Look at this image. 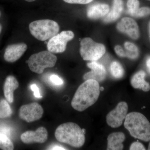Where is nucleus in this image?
Wrapping results in <instances>:
<instances>
[{
    "label": "nucleus",
    "mask_w": 150,
    "mask_h": 150,
    "mask_svg": "<svg viewBox=\"0 0 150 150\" xmlns=\"http://www.w3.org/2000/svg\"><path fill=\"white\" fill-rule=\"evenodd\" d=\"M110 72L112 76L116 79H121L124 74V69L122 65L116 61L112 62L110 64Z\"/></svg>",
    "instance_id": "6ab92c4d"
},
{
    "label": "nucleus",
    "mask_w": 150,
    "mask_h": 150,
    "mask_svg": "<svg viewBox=\"0 0 150 150\" xmlns=\"http://www.w3.org/2000/svg\"><path fill=\"white\" fill-rule=\"evenodd\" d=\"M25 1L27 2H32L34 1L35 0H25Z\"/></svg>",
    "instance_id": "2f4dec72"
},
{
    "label": "nucleus",
    "mask_w": 150,
    "mask_h": 150,
    "mask_svg": "<svg viewBox=\"0 0 150 150\" xmlns=\"http://www.w3.org/2000/svg\"><path fill=\"white\" fill-rule=\"evenodd\" d=\"M146 73L144 71H139L133 76L131 80V86L134 88L139 89L143 91L147 92L150 90V85L145 80Z\"/></svg>",
    "instance_id": "f3484780"
},
{
    "label": "nucleus",
    "mask_w": 150,
    "mask_h": 150,
    "mask_svg": "<svg viewBox=\"0 0 150 150\" xmlns=\"http://www.w3.org/2000/svg\"><path fill=\"white\" fill-rule=\"evenodd\" d=\"M87 66L91 69V71L84 75V80L86 81L92 79L99 82L105 79L107 73L103 65L96 62H91L88 63Z\"/></svg>",
    "instance_id": "f8f14e48"
},
{
    "label": "nucleus",
    "mask_w": 150,
    "mask_h": 150,
    "mask_svg": "<svg viewBox=\"0 0 150 150\" xmlns=\"http://www.w3.org/2000/svg\"><path fill=\"white\" fill-rule=\"evenodd\" d=\"M27 49L25 43H22L9 45L6 48L4 59L6 62L13 63L20 59Z\"/></svg>",
    "instance_id": "ddd939ff"
},
{
    "label": "nucleus",
    "mask_w": 150,
    "mask_h": 150,
    "mask_svg": "<svg viewBox=\"0 0 150 150\" xmlns=\"http://www.w3.org/2000/svg\"><path fill=\"white\" fill-rule=\"evenodd\" d=\"M80 45L81 56L85 61L95 62L101 58L105 52L103 44L95 42L90 38H83Z\"/></svg>",
    "instance_id": "423d86ee"
},
{
    "label": "nucleus",
    "mask_w": 150,
    "mask_h": 150,
    "mask_svg": "<svg viewBox=\"0 0 150 150\" xmlns=\"http://www.w3.org/2000/svg\"><path fill=\"white\" fill-rule=\"evenodd\" d=\"M74 33L71 30L63 31L50 38L47 44L48 51L53 54L63 53L66 50L67 43L73 39Z\"/></svg>",
    "instance_id": "0eeeda50"
},
{
    "label": "nucleus",
    "mask_w": 150,
    "mask_h": 150,
    "mask_svg": "<svg viewBox=\"0 0 150 150\" xmlns=\"http://www.w3.org/2000/svg\"><path fill=\"white\" fill-rule=\"evenodd\" d=\"M86 130L73 122L59 125L56 129L55 136L57 141L73 147H81L85 142Z\"/></svg>",
    "instance_id": "f03ea898"
},
{
    "label": "nucleus",
    "mask_w": 150,
    "mask_h": 150,
    "mask_svg": "<svg viewBox=\"0 0 150 150\" xmlns=\"http://www.w3.org/2000/svg\"><path fill=\"white\" fill-rule=\"evenodd\" d=\"M2 30V26L1 25H0V33H1V32Z\"/></svg>",
    "instance_id": "f704fd0d"
},
{
    "label": "nucleus",
    "mask_w": 150,
    "mask_h": 150,
    "mask_svg": "<svg viewBox=\"0 0 150 150\" xmlns=\"http://www.w3.org/2000/svg\"><path fill=\"white\" fill-rule=\"evenodd\" d=\"M65 2L71 4H86L91 2L93 0H63Z\"/></svg>",
    "instance_id": "cd10ccee"
},
{
    "label": "nucleus",
    "mask_w": 150,
    "mask_h": 150,
    "mask_svg": "<svg viewBox=\"0 0 150 150\" xmlns=\"http://www.w3.org/2000/svg\"><path fill=\"white\" fill-rule=\"evenodd\" d=\"M124 47L127 51L134 54H139V49L134 43L131 42H126L124 43Z\"/></svg>",
    "instance_id": "393cba45"
},
{
    "label": "nucleus",
    "mask_w": 150,
    "mask_h": 150,
    "mask_svg": "<svg viewBox=\"0 0 150 150\" xmlns=\"http://www.w3.org/2000/svg\"><path fill=\"white\" fill-rule=\"evenodd\" d=\"M146 65L148 72L150 74V56H149L147 59L146 61Z\"/></svg>",
    "instance_id": "7c9ffc66"
},
{
    "label": "nucleus",
    "mask_w": 150,
    "mask_h": 150,
    "mask_svg": "<svg viewBox=\"0 0 150 150\" xmlns=\"http://www.w3.org/2000/svg\"><path fill=\"white\" fill-rule=\"evenodd\" d=\"M149 1H150V0H149Z\"/></svg>",
    "instance_id": "4c0bfd02"
},
{
    "label": "nucleus",
    "mask_w": 150,
    "mask_h": 150,
    "mask_svg": "<svg viewBox=\"0 0 150 150\" xmlns=\"http://www.w3.org/2000/svg\"><path fill=\"white\" fill-rule=\"evenodd\" d=\"M43 108L36 102L22 105L19 110V117L27 123L38 121L43 114Z\"/></svg>",
    "instance_id": "6e6552de"
},
{
    "label": "nucleus",
    "mask_w": 150,
    "mask_h": 150,
    "mask_svg": "<svg viewBox=\"0 0 150 150\" xmlns=\"http://www.w3.org/2000/svg\"><path fill=\"white\" fill-rule=\"evenodd\" d=\"M110 11L109 6L105 4H96L90 6L87 11V15L91 19H97L104 17Z\"/></svg>",
    "instance_id": "2eb2a0df"
},
{
    "label": "nucleus",
    "mask_w": 150,
    "mask_h": 150,
    "mask_svg": "<svg viewBox=\"0 0 150 150\" xmlns=\"http://www.w3.org/2000/svg\"><path fill=\"white\" fill-rule=\"evenodd\" d=\"M125 135L121 132H115L110 134L107 138L108 150H123V144L125 139Z\"/></svg>",
    "instance_id": "dca6fc26"
},
{
    "label": "nucleus",
    "mask_w": 150,
    "mask_h": 150,
    "mask_svg": "<svg viewBox=\"0 0 150 150\" xmlns=\"http://www.w3.org/2000/svg\"><path fill=\"white\" fill-rule=\"evenodd\" d=\"M50 150H66L64 148L61 146H58V145H55L54 146L51 147L50 148Z\"/></svg>",
    "instance_id": "c756f323"
},
{
    "label": "nucleus",
    "mask_w": 150,
    "mask_h": 150,
    "mask_svg": "<svg viewBox=\"0 0 150 150\" xmlns=\"http://www.w3.org/2000/svg\"><path fill=\"white\" fill-rule=\"evenodd\" d=\"M57 57L49 51H43L33 54L28 61V67L32 72L41 74L46 68L54 67Z\"/></svg>",
    "instance_id": "39448f33"
},
{
    "label": "nucleus",
    "mask_w": 150,
    "mask_h": 150,
    "mask_svg": "<svg viewBox=\"0 0 150 150\" xmlns=\"http://www.w3.org/2000/svg\"><path fill=\"white\" fill-rule=\"evenodd\" d=\"M149 33H150V23L149 24Z\"/></svg>",
    "instance_id": "c9c22d12"
},
{
    "label": "nucleus",
    "mask_w": 150,
    "mask_h": 150,
    "mask_svg": "<svg viewBox=\"0 0 150 150\" xmlns=\"http://www.w3.org/2000/svg\"><path fill=\"white\" fill-rule=\"evenodd\" d=\"M30 33L38 40L45 41L59 33L60 27L57 22L51 20H39L29 24Z\"/></svg>",
    "instance_id": "20e7f679"
},
{
    "label": "nucleus",
    "mask_w": 150,
    "mask_h": 150,
    "mask_svg": "<svg viewBox=\"0 0 150 150\" xmlns=\"http://www.w3.org/2000/svg\"><path fill=\"white\" fill-rule=\"evenodd\" d=\"M128 111V105L126 102L119 103L113 110L106 115V121L108 126L111 128L120 127L125 120Z\"/></svg>",
    "instance_id": "1a4fd4ad"
},
{
    "label": "nucleus",
    "mask_w": 150,
    "mask_h": 150,
    "mask_svg": "<svg viewBox=\"0 0 150 150\" xmlns=\"http://www.w3.org/2000/svg\"><path fill=\"white\" fill-rule=\"evenodd\" d=\"M124 125L132 137L145 142L150 141V123L142 113L132 112L127 114Z\"/></svg>",
    "instance_id": "7ed1b4c3"
},
{
    "label": "nucleus",
    "mask_w": 150,
    "mask_h": 150,
    "mask_svg": "<svg viewBox=\"0 0 150 150\" xmlns=\"http://www.w3.org/2000/svg\"><path fill=\"white\" fill-rule=\"evenodd\" d=\"M148 150H150V142L149 144V146H148Z\"/></svg>",
    "instance_id": "72a5a7b5"
},
{
    "label": "nucleus",
    "mask_w": 150,
    "mask_h": 150,
    "mask_svg": "<svg viewBox=\"0 0 150 150\" xmlns=\"http://www.w3.org/2000/svg\"><path fill=\"white\" fill-rule=\"evenodd\" d=\"M48 133L46 128L39 127L35 131H25L21 136V139L23 143L27 144L33 143L43 144L47 141Z\"/></svg>",
    "instance_id": "9d476101"
},
{
    "label": "nucleus",
    "mask_w": 150,
    "mask_h": 150,
    "mask_svg": "<svg viewBox=\"0 0 150 150\" xmlns=\"http://www.w3.org/2000/svg\"><path fill=\"white\" fill-rule=\"evenodd\" d=\"M114 50L117 55L121 57H127L129 59H137L139 55V54L131 53L127 50L124 51L121 46L118 45L115 46Z\"/></svg>",
    "instance_id": "4be33fe9"
},
{
    "label": "nucleus",
    "mask_w": 150,
    "mask_h": 150,
    "mask_svg": "<svg viewBox=\"0 0 150 150\" xmlns=\"http://www.w3.org/2000/svg\"><path fill=\"white\" fill-rule=\"evenodd\" d=\"M117 29L120 32L126 33L133 39L139 37V26L135 20L129 17H124L118 23Z\"/></svg>",
    "instance_id": "9b49d317"
},
{
    "label": "nucleus",
    "mask_w": 150,
    "mask_h": 150,
    "mask_svg": "<svg viewBox=\"0 0 150 150\" xmlns=\"http://www.w3.org/2000/svg\"><path fill=\"white\" fill-rule=\"evenodd\" d=\"M50 80L54 84L57 85H62L64 84V81L57 75H51L50 77Z\"/></svg>",
    "instance_id": "bb28decb"
},
{
    "label": "nucleus",
    "mask_w": 150,
    "mask_h": 150,
    "mask_svg": "<svg viewBox=\"0 0 150 150\" xmlns=\"http://www.w3.org/2000/svg\"><path fill=\"white\" fill-rule=\"evenodd\" d=\"M140 3L138 0H128L127 3L128 13L134 16L139 9Z\"/></svg>",
    "instance_id": "5701e85b"
},
{
    "label": "nucleus",
    "mask_w": 150,
    "mask_h": 150,
    "mask_svg": "<svg viewBox=\"0 0 150 150\" xmlns=\"http://www.w3.org/2000/svg\"><path fill=\"white\" fill-rule=\"evenodd\" d=\"M150 14V8L144 7L139 8L133 17L137 18L143 17L147 16Z\"/></svg>",
    "instance_id": "b1692460"
},
{
    "label": "nucleus",
    "mask_w": 150,
    "mask_h": 150,
    "mask_svg": "<svg viewBox=\"0 0 150 150\" xmlns=\"http://www.w3.org/2000/svg\"><path fill=\"white\" fill-rule=\"evenodd\" d=\"M100 91H103L104 90V88L103 87H100Z\"/></svg>",
    "instance_id": "473e14b6"
},
{
    "label": "nucleus",
    "mask_w": 150,
    "mask_h": 150,
    "mask_svg": "<svg viewBox=\"0 0 150 150\" xmlns=\"http://www.w3.org/2000/svg\"><path fill=\"white\" fill-rule=\"evenodd\" d=\"M30 88L34 92V95L35 97L37 98H41L42 97L39 91V88L35 84L31 85L30 86Z\"/></svg>",
    "instance_id": "c85d7f7f"
},
{
    "label": "nucleus",
    "mask_w": 150,
    "mask_h": 150,
    "mask_svg": "<svg viewBox=\"0 0 150 150\" xmlns=\"http://www.w3.org/2000/svg\"><path fill=\"white\" fill-rule=\"evenodd\" d=\"M0 16H1V12H0Z\"/></svg>",
    "instance_id": "e433bc0d"
},
{
    "label": "nucleus",
    "mask_w": 150,
    "mask_h": 150,
    "mask_svg": "<svg viewBox=\"0 0 150 150\" xmlns=\"http://www.w3.org/2000/svg\"><path fill=\"white\" fill-rule=\"evenodd\" d=\"M18 86V81L13 76H9L6 78L4 86V93L6 100L9 103L13 102L14 91Z\"/></svg>",
    "instance_id": "4468645a"
},
{
    "label": "nucleus",
    "mask_w": 150,
    "mask_h": 150,
    "mask_svg": "<svg viewBox=\"0 0 150 150\" xmlns=\"http://www.w3.org/2000/svg\"><path fill=\"white\" fill-rule=\"evenodd\" d=\"M130 150H146L144 146L142 143L138 142H134L130 146Z\"/></svg>",
    "instance_id": "a878e982"
},
{
    "label": "nucleus",
    "mask_w": 150,
    "mask_h": 150,
    "mask_svg": "<svg viewBox=\"0 0 150 150\" xmlns=\"http://www.w3.org/2000/svg\"><path fill=\"white\" fill-rule=\"evenodd\" d=\"M100 93L99 84L97 81L86 80L75 93L71 103L72 107L78 111H83L96 102Z\"/></svg>",
    "instance_id": "f257e3e1"
},
{
    "label": "nucleus",
    "mask_w": 150,
    "mask_h": 150,
    "mask_svg": "<svg viewBox=\"0 0 150 150\" xmlns=\"http://www.w3.org/2000/svg\"><path fill=\"white\" fill-rule=\"evenodd\" d=\"M14 145L12 142L6 135L0 134V149L4 150H13Z\"/></svg>",
    "instance_id": "412c9836"
},
{
    "label": "nucleus",
    "mask_w": 150,
    "mask_h": 150,
    "mask_svg": "<svg viewBox=\"0 0 150 150\" xmlns=\"http://www.w3.org/2000/svg\"><path fill=\"white\" fill-rule=\"evenodd\" d=\"M123 10V4L122 0H113L111 10L104 16L103 21L105 23L115 21L121 16Z\"/></svg>",
    "instance_id": "a211bd4d"
},
{
    "label": "nucleus",
    "mask_w": 150,
    "mask_h": 150,
    "mask_svg": "<svg viewBox=\"0 0 150 150\" xmlns=\"http://www.w3.org/2000/svg\"><path fill=\"white\" fill-rule=\"evenodd\" d=\"M12 114V110L7 100L1 99L0 100V119L8 118Z\"/></svg>",
    "instance_id": "aec40b11"
}]
</instances>
